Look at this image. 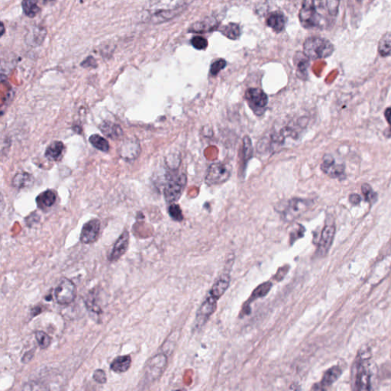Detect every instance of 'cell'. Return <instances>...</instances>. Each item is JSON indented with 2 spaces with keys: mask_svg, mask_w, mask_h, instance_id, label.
<instances>
[{
  "mask_svg": "<svg viewBox=\"0 0 391 391\" xmlns=\"http://www.w3.org/2000/svg\"><path fill=\"white\" fill-rule=\"evenodd\" d=\"M325 11L321 0H304L299 18L302 26L305 28H323L326 25V19L323 12Z\"/></svg>",
  "mask_w": 391,
  "mask_h": 391,
  "instance_id": "obj_1",
  "label": "cell"
},
{
  "mask_svg": "<svg viewBox=\"0 0 391 391\" xmlns=\"http://www.w3.org/2000/svg\"><path fill=\"white\" fill-rule=\"evenodd\" d=\"M335 47L330 41L320 37H310L304 44V53L310 60H319L331 56Z\"/></svg>",
  "mask_w": 391,
  "mask_h": 391,
  "instance_id": "obj_2",
  "label": "cell"
},
{
  "mask_svg": "<svg viewBox=\"0 0 391 391\" xmlns=\"http://www.w3.org/2000/svg\"><path fill=\"white\" fill-rule=\"evenodd\" d=\"M313 205L311 199L292 198L279 203L277 212L284 220L291 222L307 212Z\"/></svg>",
  "mask_w": 391,
  "mask_h": 391,
  "instance_id": "obj_3",
  "label": "cell"
},
{
  "mask_svg": "<svg viewBox=\"0 0 391 391\" xmlns=\"http://www.w3.org/2000/svg\"><path fill=\"white\" fill-rule=\"evenodd\" d=\"M232 172V166L229 163H212L206 171L205 183L208 186L220 185L229 181Z\"/></svg>",
  "mask_w": 391,
  "mask_h": 391,
  "instance_id": "obj_4",
  "label": "cell"
},
{
  "mask_svg": "<svg viewBox=\"0 0 391 391\" xmlns=\"http://www.w3.org/2000/svg\"><path fill=\"white\" fill-rule=\"evenodd\" d=\"M168 365V357L165 354L154 355L148 361L144 368V379L147 384L154 383L158 381L165 371Z\"/></svg>",
  "mask_w": 391,
  "mask_h": 391,
  "instance_id": "obj_5",
  "label": "cell"
},
{
  "mask_svg": "<svg viewBox=\"0 0 391 391\" xmlns=\"http://www.w3.org/2000/svg\"><path fill=\"white\" fill-rule=\"evenodd\" d=\"M188 178L186 174H181L173 176L168 179L164 190L165 200L168 203H174L179 200L185 190Z\"/></svg>",
  "mask_w": 391,
  "mask_h": 391,
  "instance_id": "obj_6",
  "label": "cell"
},
{
  "mask_svg": "<svg viewBox=\"0 0 391 391\" xmlns=\"http://www.w3.org/2000/svg\"><path fill=\"white\" fill-rule=\"evenodd\" d=\"M247 104L256 116H262L265 113L268 104V96L261 89L249 88L245 94Z\"/></svg>",
  "mask_w": 391,
  "mask_h": 391,
  "instance_id": "obj_7",
  "label": "cell"
},
{
  "mask_svg": "<svg viewBox=\"0 0 391 391\" xmlns=\"http://www.w3.org/2000/svg\"><path fill=\"white\" fill-rule=\"evenodd\" d=\"M76 285L66 277L61 279L55 290V298L60 305H68L74 301L76 297Z\"/></svg>",
  "mask_w": 391,
  "mask_h": 391,
  "instance_id": "obj_8",
  "label": "cell"
},
{
  "mask_svg": "<svg viewBox=\"0 0 391 391\" xmlns=\"http://www.w3.org/2000/svg\"><path fill=\"white\" fill-rule=\"evenodd\" d=\"M371 374L368 358H360L356 365L355 385L359 391L371 390Z\"/></svg>",
  "mask_w": 391,
  "mask_h": 391,
  "instance_id": "obj_9",
  "label": "cell"
},
{
  "mask_svg": "<svg viewBox=\"0 0 391 391\" xmlns=\"http://www.w3.org/2000/svg\"><path fill=\"white\" fill-rule=\"evenodd\" d=\"M217 301L216 298L209 294L207 298L202 303V305L198 310L196 319V326L200 327L206 324L209 317L214 314L217 308Z\"/></svg>",
  "mask_w": 391,
  "mask_h": 391,
  "instance_id": "obj_10",
  "label": "cell"
},
{
  "mask_svg": "<svg viewBox=\"0 0 391 391\" xmlns=\"http://www.w3.org/2000/svg\"><path fill=\"white\" fill-rule=\"evenodd\" d=\"M101 223L97 219H91L84 224L80 234V242L83 244L94 243L100 235Z\"/></svg>",
  "mask_w": 391,
  "mask_h": 391,
  "instance_id": "obj_11",
  "label": "cell"
},
{
  "mask_svg": "<svg viewBox=\"0 0 391 391\" xmlns=\"http://www.w3.org/2000/svg\"><path fill=\"white\" fill-rule=\"evenodd\" d=\"M335 227L334 225L327 224L322 231L320 242L318 244L317 253L319 256H325L331 248L335 237Z\"/></svg>",
  "mask_w": 391,
  "mask_h": 391,
  "instance_id": "obj_12",
  "label": "cell"
},
{
  "mask_svg": "<svg viewBox=\"0 0 391 391\" xmlns=\"http://www.w3.org/2000/svg\"><path fill=\"white\" fill-rule=\"evenodd\" d=\"M129 244H130V233L128 231L126 230L115 242L111 253L108 256L109 261L115 262L120 260L128 250Z\"/></svg>",
  "mask_w": 391,
  "mask_h": 391,
  "instance_id": "obj_13",
  "label": "cell"
},
{
  "mask_svg": "<svg viewBox=\"0 0 391 391\" xmlns=\"http://www.w3.org/2000/svg\"><path fill=\"white\" fill-rule=\"evenodd\" d=\"M321 170L331 178H335L343 175L345 168L342 164H335V159L332 156L326 154L323 158Z\"/></svg>",
  "mask_w": 391,
  "mask_h": 391,
  "instance_id": "obj_14",
  "label": "cell"
},
{
  "mask_svg": "<svg viewBox=\"0 0 391 391\" xmlns=\"http://www.w3.org/2000/svg\"><path fill=\"white\" fill-rule=\"evenodd\" d=\"M254 148L252 140L249 136H245L242 141V151L240 155V167H239V175L245 176L248 163L253 157Z\"/></svg>",
  "mask_w": 391,
  "mask_h": 391,
  "instance_id": "obj_15",
  "label": "cell"
},
{
  "mask_svg": "<svg viewBox=\"0 0 391 391\" xmlns=\"http://www.w3.org/2000/svg\"><path fill=\"white\" fill-rule=\"evenodd\" d=\"M341 375V369L338 366L331 367L329 369L326 371L324 377L322 378V381L319 385H316L314 389L315 390H326L331 386L332 384L335 383V381L338 379Z\"/></svg>",
  "mask_w": 391,
  "mask_h": 391,
  "instance_id": "obj_16",
  "label": "cell"
},
{
  "mask_svg": "<svg viewBox=\"0 0 391 391\" xmlns=\"http://www.w3.org/2000/svg\"><path fill=\"white\" fill-rule=\"evenodd\" d=\"M120 151L122 158L126 160H134L139 155L141 148L135 140H126L122 144Z\"/></svg>",
  "mask_w": 391,
  "mask_h": 391,
  "instance_id": "obj_17",
  "label": "cell"
},
{
  "mask_svg": "<svg viewBox=\"0 0 391 391\" xmlns=\"http://www.w3.org/2000/svg\"><path fill=\"white\" fill-rule=\"evenodd\" d=\"M294 65L297 68V75L302 80H306L308 76V67L310 66V59L305 54L297 52L294 56Z\"/></svg>",
  "mask_w": 391,
  "mask_h": 391,
  "instance_id": "obj_18",
  "label": "cell"
},
{
  "mask_svg": "<svg viewBox=\"0 0 391 391\" xmlns=\"http://www.w3.org/2000/svg\"><path fill=\"white\" fill-rule=\"evenodd\" d=\"M272 287V283L270 281L263 282L260 285L258 286L254 291L252 292V295L249 297L247 303L244 306L243 310L242 313H246L248 314V308L250 307V304L254 300H256L257 299L262 298V297H265L267 293L270 292V289Z\"/></svg>",
  "mask_w": 391,
  "mask_h": 391,
  "instance_id": "obj_19",
  "label": "cell"
},
{
  "mask_svg": "<svg viewBox=\"0 0 391 391\" xmlns=\"http://www.w3.org/2000/svg\"><path fill=\"white\" fill-rule=\"evenodd\" d=\"M100 130L104 135L111 139H120L123 138V131L121 127L112 122H103L100 124Z\"/></svg>",
  "mask_w": 391,
  "mask_h": 391,
  "instance_id": "obj_20",
  "label": "cell"
},
{
  "mask_svg": "<svg viewBox=\"0 0 391 391\" xmlns=\"http://www.w3.org/2000/svg\"><path fill=\"white\" fill-rule=\"evenodd\" d=\"M229 283H230V277L229 275L224 274L220 278L218 279L216 283H214L209 294L216 300H219L229 288Z\"/></svg>",
  "mask_w": 391,
  "mask_h": 391,
  "instance_id": "obj_21",
  "label": "cell"
},
{
  "mask_svg": "<svg viewBox=\"0 0 391 391\" xmlns=\"http://www.w3.org/2000/svg\"><path fill=\"white\" fill-rule=\"evenodd\" d=\"M131 365V358L130 355H120L113 359L110 364V369L116 373H125L128 371Z\"/></svg>",
  "mask_w": 391,
  "mask_h": 391,
  "instance_id": "obj_22",
  "label": "cell"
},
{
  "mask_svg": "<svg viewBox=\"0 0 391 391\" xmlns=\"http://www.w3.org/2000/svg\"><path fill=\"white\" fill-rule=\"evenodd\" d=\"M56 194L52 190L44 191L37 196L36 202L38 207L41 209H46L52 207L56 202Z\"/></svg>",
  "mask_w": 391,
  "mask_h": 391,
  "instance_id": "obj_23",
  "label": "cell"
},
{
  "mask_svg": "<svg viewBox=\"0 0 391 391\" xmlns=\"http://www.w3.org/2000/svg\"><path fill=\"white\" fill-rule=\"evenodd\" d=\"M286 18L280 12H273L267 18V26L276 32H281L285 27Z\"/></svg>",
  "mask_w": 391,
  "mask_h": 391,
  "instance_id": "obj_24",
  "label": "cell"
},
{
  "mask_svg": "<svg viewBox=\"0 0 391 391\" xmlns=\"http://www.w3.org/2000/svg\"><path fill=\"white\" fill-rule=\"evenodd\" d=\"M64 150H65V145L63 142L60 141H53L47 148L45 156L50 161H58L62 158Z\"/></svg>",
  "mask_w": 391,
  "mask_h": 391,
  "instance_id": "obj_25",
  "label": "cell"
},
{
  "mask_svg": "<svg viewBox=\"0 0 391 391\" xmlns=\"http://www.w3.org/2000/svg\"><path fill=\"white\" fill-rule=\"evenodd\" d=\"M33 182V177L26 172L18 173L12 179V185L17 189H24L30 187Z\"/></svg>",
  "mask_w": 391,
  "mask_h": 391,
  "instance_id": "obj_26",
  "label": "cell"
},
{
  "mask_svg": "<svg viewBox=\"0 0 391 391\" xmlns=\"http://www.w3.org/2000/svg\"><path fill=\"white\" fill-rule=\"evenodd\" d=\"M219 32H220L224 36H226L231 40H236L239 38L241 35L240 27L238 24L233 23V22L220 27L219 28Z\"/></svg>",
  "mask_w": 391,
  "mask_h": 391,
  "instance_id": "obj_27",
  "label": "cell"
},
{
  "mask_svg": "<svg viewBox=\"0 0 391 391\" xmlns=\"http://www.w3.org/2000/svg\"><path fill=\"white\" fill-rule=\"evenodd\" d=\"M217 27V22L212 21V19H206L202 22H197L193 24L190 28L191 32H211Z\"/></svg>",
  "mask_w": 391,
  "mask_h": 391,
  "instance_id": "obj_28",
  "label": "cell"
},
{
  "mask_svg": "<svg viewBox=\"0 0 391 391\" xmlns=\"http://www.w3.org/2000/svg\"><path fill=\"white\" fill-rule=\"evenodd\" d=\"M38 0H22V6L24 13L29 18H34L40 12Z\"/></svg>",
  "mask_w": 391,
  "mask_h": 391,
  "instance_id": "obj_29",
  "label": "cell"
},
{
  "mask_svg": "<svg viewBox=\"0 0 391 391\" xmlns=\"http://www.w3.org/2000/svg\"><path fill=\"white\" fill-rule=\"evenodd\" d=\"M378 52L382 57L391 55V32H387L378 42Z\"/></svg>",
  "mask_w": 391,
  "mask_h": 391,
  "instance_id": "obj_30",
  "label": "cell"
},
{
  "mask_svg": "<svg viewBox=\"0 0 391 391\" xmlns=\"http://www.w3.org/2000/svg\"><path fill=\"white\" fill-rule=\"evenodd\" d=\"M89 141L94 148L103 151V152H107L110 150V144H109L108 141L106 138H103L100 134H93L90 136Z\"/></svg>",
  "mask_w": 391,
  "mask_h": 391,
  "instance_id": "obj_31",
  "label": "cell"
},
{
  "mask_svg": "<svg viewBox=\"0 0 391 391\" xmlns=\"http://www.w3.org/2000/svg\"><path fill=\"white\" fill-rule=\"evenodd\" d=\"M35 338L38 341V345L40 346L42 349H46V348L50 346L51 342H52V338L45 331H35Z\"/></svg>",
  "mask_w": 391,
  "mask_h": 391,
  "instance_id": "obj_32",
  "label": "cell"
},
{
  "mask_svg": "<svg viewBox=\"0 0 391 391\" xmlns=\"http://www.w3.org/2000/svg\"><path fill=\"white\" fill-rule=\"evenodd\" d=\"M174 11H163V12H158V13L154 14L151 17V20L153 23H161V22H166V21L169 20L171 18L175 15Z\"/></svg>",
  "mask_w": 391,
  "mask_h": 391,
  "instance_id": "obj_33",
  "label": "cell"
},
{
  "mask_svg": "<svg viewBox=\"0 0 391 391\" xmlns=\"http://www.w3.org/2000/svg\"><path fill=\"white\" fill-rule=\"evenodd\" d=\"M361 191L363 193L364 196L368 202L374 203L378 200V194L373 191L371 186L368 184H363L361 186Z\"/></svg>",
  "mask_w": 391,
  "mask_h": 391,
  "instance_id": "obj_34",
  "label": "cell"
},
{
  "mask_svg": "<svg viewBox=\"0 0 391 391\" xmlns=\"http://www.w3.org/2000/svg\"><path fill=\"white\" fill-rule=\"evenodd\" d=\"M96 297H95L94 293H90L86 300H85L86 307L90 311L96 313V314H102L103 310L100 305L96 303Z\"/></svg>",
  "mask_w": 391,
  "mask_h": 391,
  "instance_id": "obj_35",
  "label": "cell"
},
{
  "mask_svg": "<svg viewBox=\"0 0 391 391\" xmlns=\"http://www.w3.org/2000/svg\"><path fill=\"white\" fill-rule=\"evenodd\" d=\"M168 213H169L171 219L177 221V222H181L184 219L182 210L178 204L171 203L168 208Z\"/></svg>",
  "mask_w": 391,
  "mask_h": 391,
  "instance_id": "obj_36",
  "label": "cell"
},
{
  "mask_svg": "<svg viewBox=\"0 0 391 391\" xmlns=\"http://www.w3.org/2000/svg\"><path fill=\"white\" fill-rule=\"evenodd\" d=\"M191 44L197 50H205L208 47L206 38L201 36H195L191 39Z\"/></svg>",
  "mask_w": 391,
  "mask_h": 391,
  "instance_id": "obj_37",
  "label": "cell"
},
{
  "mask_svg": "<svg viewBox=\"0 0 391 391\" xmlns=\"http://www.w3.org/2000/svg\"><path fill=\"white\" fill-rule=\"evenodd\" d=\"M340 0H326V9L331 16H336L339 8Z\"/></svg>",
  "mask_w": 391,
  "mask_h": 391,
  "instance_id": "obj_38",
  "label": "cell"
},
{
  "mask_svg": "<svg viewBox=\"0 0 391 391\" xmlns=\"http://www.w3.org/2000/svg\"><path fill=\"white\" fill-rule=\"evenodd\" d=\"M227 63L224 59H219L214 62L210 66V74L212 76H216L221 70H223L226 67Z\"/></svg>",
  "mask_w": 391,
  "mask_h": 391,
  "instance_id": "obj_39",
  "label": "cell"
},
{
  "mask_svg": "<svg viewBox=\"0 0 391 391\" xmlns=\"http://www.w3.org/2000/svg\"><path fill=\"white\" fill-rule=\"evenodd\" d=\"M93 378L96 383L104 385L107 381L106 372L103 369H96L93 372Z\"/></svg>",
  "mask_w": 391,
  "mask_h": 391,
  "instance_id": "obj_40",
  "label": "cell"
},
{
  "mask_svg": "<svg viewBox=\"0 0 391 391\" xmlns=\"http://www.w3.org/2000/svg\"><path fill=\"white\" fill-rule=\"evenodd\" d=\"M289 270H290L289 265H284L283 266V267H280V268L277 270V273H275V275H274L273 279L277 280V281H281V280L285 277V276L287 275Z\"/></svg>",
  "mask_w": 391,
  "mask_h": 391,
  "instance_id": "obj_41",
  "label": "cell"
},
{
  "mask_svg": "<svg viewBox=\"0 0 391 391\" xmlns=\"http://www.w3.org/2000/svg\"><path fill=\"white\" fill-rule=\"evenodd\" d=\"M304 232H305V229L304 226L301 225H297V227L294 229L293 232L291 233V239L295 241L296 239H300L302 236H304Z\"/></svg>",
  "mask_w": 391,
  "mask_h": 391,
  "instance_id": "obj_42",
  "label": "cell"
},
{
  "mask_svg": "<svg viewBox=\"0 0 391 391\" xmlns=\"http://www.w3.org/2000/svg\"><path fill=\"white\" fill-rule=\"evenodd\" d=\"M81 66L85 68H96V66H97V63H96V60H95L93 57L90 56L88 57L86 59H85V60L82 62Z\"/></svg>",
  "mask_w": 391,
  "mask_h": 391,
  "instance_id": "obj_43",
  "label": "cell"
},
{
  "mask_svg": "<svg viewBox=\"0 0 391 391\" xmlns=\"http://www.w3.org/2000/svg\"><path fill=\"white\" fill-rule=\"evenodd\" d=\"M34 357V351H28L25 352V355L22 358V362L23 364H28L32 361Z\"/></svg>",
  "mask_w": 391,
  "mask_h": 391,
  "instance_id": "obj_44",
  "label": "cell"
},
{
  "mask_svg": "<svg viewBox=\"0 0 391 391\" xmlns=\"http://www.w3.org/2000/svg\"><path fill=\"white\" fill-rule=\"evenodd\" d=\"M349 202H351V204H353V205H358V204L361 202V196H360L358 194H352L349 196Z\"/></svg>",
  "mask_w": 391,
  "mask_h": 391,
  "instance_id": "obj_45",
  "label": "cell"
},
{
  "mask_svg": "<svg viewBox=\"0 0 391 391\" xmlns=\"http://www.w3.org/2000/svg\"><path fill=\"white\" fill-rule=\"evenodd\" d=\"M385 116L386 118L387 122L390 125V127H391V107L387 109L385 112Z\"/></svg>",
  "mask_w": 391,
  "mask_h": 391,
  "instance_id": "obj_46",
  "label": "cell"
},
{
  "mask_svg": "<svg viewBox=\"0 0 391 391\" xmlns=\"http://www.w3.org/2000/svg\"><path fill=\"white\" fill-rule=\"evenodd\" d=\"M385 134H386L388 137H391V127H390V128L387 130L386 132H385Z\"/></svg>",
  "mask_w": 391,
  "mask_h": 391,
  "instance_id": "obj_47",
  "label": "cell"
},
{
  "mask_svg": "<svg viewBox=\"0 0 391 391\" xmlns=\"http://www.w3.org/2000/svg\"><path fill=\"white\" fill-rule=\"evenodd\" d=\"M53 1H55V0H44V3H50V2H53Z\"/></svg>",
  "mask_w": 391,
  "mask_h": 391,
  "instance_id": "obj_48",
  "label": "cell"
},
{
  "mask_svg": "<svg viewBox=\"0 0 391 391\" xmlns=\"http://www.w3.org/2000/svg\"><path fill=\"white\" fill-rule=\"evenodd\" d=\"M1 26H2V34H1V35H3L4 32H5V29H4L3 23H2V25H1Z\"/></svg>",
  "mask_w": 391,
  "mask_h": 391,
  "instance_id": "obj_49",
  "label": "cell"
}]
</instances>
